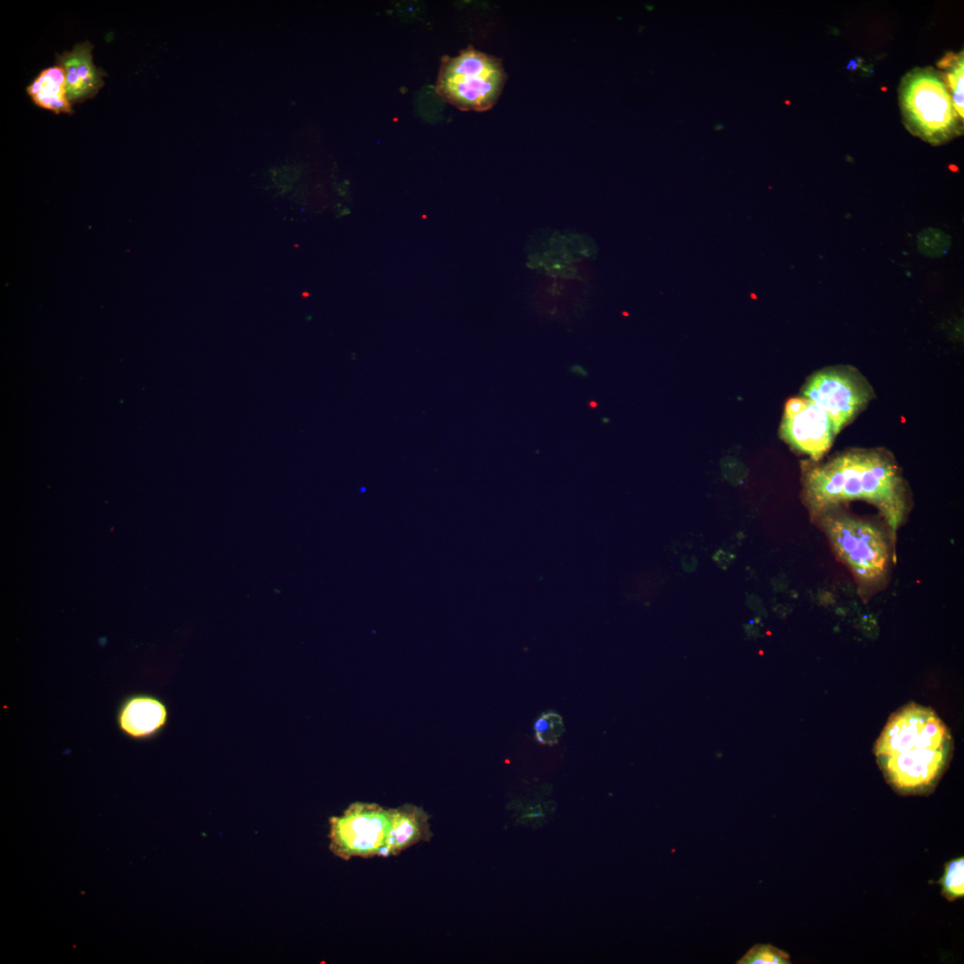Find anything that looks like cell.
<instances>
[{
  "mask_svg": "<svg viewBox=\"0 0 964 964\" xmlns=\"http://www.w3.org/2000/svg\"><path fill=\"white\" fill-rule=\"evenodd\" d=\"M817 521L838 559L852 573L860 594L868 597L887 583L895 561L896 535L878 521L846 512L839 507L818 516Z\"/></svg>",
  "mask_w": 964,
  "mask_h": 964,
  "instance_id": "obj_3",
  "label": "cell"
},
{
  "mask_svg": "<svg viewBox=\"0 0 964 964\" xmlns=\"http://www.w3.org/2000/svg\"><path fill=\"white\" fill-rule=\"evenodd\" d=\"M391 809L377 803L355 802L340 816L328 819L329 850L337 858L385 857Z\"/></svg>",
  "mask_w": 964,
  "mask_h": 964,
  "instance_id": "obj_6",
  "label": "cell"
},
{
  "mask_svg": "<svg viewBox=\"0 0 964 964\" xmlns=\"http://www.w3.org/2000/svg\"><path fill=\"white\" fill-rule=\"evenodd\" d=\"M937 66L940 69L945 71L943 73L953 105L963 120L964 117V103H963V75H964V56L963 51L959 53H947L937 62Z\"/></svg>",
  "mask_w": 964,
  "mask_h": 964,
  "instance_id": "obj_13",
  "label": "cell"
},
{
  "mask_svg": "<svg viewBox=\"0 0 964 964\" xmlns=\"http://www.w3.org/2000/svg\"><path fill=\"white\" fill-rule=\"evenodd\" d=\"M952 736L931 709L909 703L895 711L875 744L887 782L904 794L934 789L946 769Z\"/></svg>",
  "mask_w": 964,
  "mask_h": 964,
  "instance_id": "obj_2",
  "label": "cell"
},
{
  "mask_svg": "<svg viewBox=\"0 0 964 964\" xmlns=\"http://www.w3.org/2000/svg\"><path fill=\"white\" fill-rule=\"evenodd\" d=\"M92 49L91 43L85 41L56 55L57 65L64 72L66 96L71 104L95 96L104 84L105 72L95 66Z\"/></svg>",
  "mask_w": 964,
  "mask_h": 964,
  "instance_id": "obj_10",
  "label": "cell"
},
{
  "mask_svg": "<svg viewBox=\"0 0 964 964\" xmlns=\"http://www.w3.org/2000/svg\"><path fill=\"white\" fill-rule=\"evenodd\" d=\"M898 102L907 130L929 143L941 145L963 133L943 72L933 67H916L902 79Z\"/></svg>",
  "mask_w": 964,
  "mask_h": 964,
  "instance_id": "obj_4",
  "label": "cell"
},
{
  "mask_svg": "<svg viewBox=\"0 0 964 964\" xmlns=\"http://www.w3.org/2000/svg\"><path fill=\"white\" fill-rule=\"evenodd\" d=\"M169 711L158 696L146 693L127 695L120 702L115 720L119 731L133 741H147L166 727Z\"/></svg>",
  "mask_w": 964,
  "mask_h": 964,
  "instance_id": "obj_9",
  "label": "cell"
},
{
  "mask_svg": "<svg viewBox=\"0 0 964 964\" xmlns=\"http://www.w3.org/2000/svg\"><path fill=\"white\" fill-rule=\"evenodd\" d=\"M917 245L919 253L929 258H938L945 255L951 247V238L943 231L927 228L917 236Z\"/></svg>",
  "mask_w": 964,
  "mask_h": 964,
  "instance_id": "obj_15",
  "label": "cell"
},
{
  "mask_svg": "<svg viewBox=\"0 0 964 964\" xmlns=\"http://www.w3.org/2000/svg\"><path fill=\"white\" fill-rule=\"evenodd\" d=\"M789 954L770 943H757L736 964H790Z\"/></svg>",
  "mask_w": 964,
  "mask_h": 964,
  "instance_id": "obj_16",
  "label": "cell"
},
{
  "mask_svg": "<svg viewBox=\"0 0 964 964\" xmlns=\"http://www.w3.org/2000/svg\"><path fill=\"white\" fill-rule=\"evenodd\" d=\"M780 435L794 449L808 454L813 461H819L838 434L827 411L804 398L797 412L783 416Z\"/></svg>",
  "mask_w": 964,
  "mask_h": 964,
  "instance_id": "obj_8",
  "label": "cell"
},
{
  "mask_svg": "<svg viewBox=\"0 0 964 964\" xmlns=\"http://www.w3.org/2000/svg\"><path fill=\"white\" fill-rule=\"evenodd\" d=\"M803 498L812 520L840 504L863 500L877 507L893 534L910 507L906 482L893 457L882 449H854L808 466Z\"/></svg>",
  "mask_w": 964,
  "mask_h": 964,
  "instance_id": "obj_1",
  "label": "cell"
},
{
  "mask_svg": "<svg viewBox=\"0 0 964 964\" xmlns=\"http://www.w3.org/2000/svg\"><path fill=\"white\" fill-rule=\"evenodd\" d=\"M536 736L540 743L553 744L562 732V723L559 715L547 713L542 715L535 723Z\"/></svg>",
  "mask_w": 964,
  "mask_h": 964,
  "instance_id": "obj_17",
  "label": "cell"
},
{
  "mask_svg": "<svg viewBox=\"0 0 964 964\" xmlns=\"http://www.w3.org/2000/svg\"><path fill=\"white\" fill-rule=\"evenodd\" d=\"M505 80L501 60L469 46L455 57L442 58L436 92L461 111L483 112L497 102Z\"/></svg>",
  "mask_w": 964,
  "mask_h": 964,
  "instance_id": "obj_5",
  "label": "cell"
},
{
  "mask_svg": "<svg viewBox=\"0 0 964 964\" xmlns=\"http://www.w3.org/2000/svg\"><path fill=\"white\" fill-rule=\"evenodd\" d=\"M27 93L41 108L57 114L72 112L66 96L64 72L58 65L43 70L27 87Z\"/></svg>",
  "mask_w": 964,
  "mask_h": 964,
  "instance_id": "obj_12",
  "label": "cell"
},
{
  "mask_svg": "<svg viewBox=\"0 0 964 964\" xmlns=\"http://www.w3.org/2000/svg\"><path fill=\"white\" fill-rule=\"evenodd\" d=\"M428 820V814L413 804L391 809L385 857L398 855L411 846L429 841L432 832Z\"/></svg>",
  "mask_w": 964,
  "mask_h": 964,
  "instance_id": "obj_11",
  "label": "cell"
},
{
  "mask_svg": "<svg viewBox=\"0 0 964 964\" xmlns=\"http://www.w3.org/2000/svg\"><path fill=\"white\" fill-rule=\"evenodd\" d=\"M802 395L827 411L839 434L874 398V391L853 368L835 366L814 373L803 386Z\"/></svg>",
  "mask_w": 964,
  "mask_h": 964,
  "instance_id": "obj_7",
  "label": "cell"
},
{
  "mask_svg": "<svg viewBox=\"0 0 964 964\" xmlns=\"http://www.w3.org/2000/svg\"><path fill=\"white\" fill-rule=\"evenodd\" d=\"M942 894L950 902L964 896V859L960 857L944 865V872L939 880Z\"/></svg>",
  "mask_w": 964,
  "mask_h": 964,
  "instance_id": "obj_14",
  "label": "cell"
}]
</instances>
